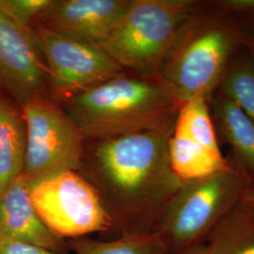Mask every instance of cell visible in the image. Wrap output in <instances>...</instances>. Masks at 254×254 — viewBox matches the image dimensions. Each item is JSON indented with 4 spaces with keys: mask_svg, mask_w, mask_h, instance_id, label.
I'll use <instances>...</instances> for the list:
<instances>
[{
    "mask_svg": "<svg viewBox=\"0 0 254 254\" xmlns=\"http://www.w3.org/2000/svg\"><path fill=\"white\" fill-rule=\"evenodd\" d=\"M173 128L85 146L79 173L97 191L117 237L154 232L165 206L181 187L168 152Z\"/></svg>",
    "mask_w": 254,
    "mask_h": 254,
    "instance_id": "cell-1",
    "label": "cell"
},
{
    "mask_svg": "<svg viewBox=\"0 0 254 254\" xmlns=\"http://www.w3.org/2000/svg\"><path fill=\"white\" fill-rule=\"evenodd\" d=\"M58 103L85 142L173 127L181 106L157 80L126 73Z\"/></svg>",
    "mask_w": 254,
    "mask_h": 254,
    "instance_id": "cell-2",
    "label": "cell"
},
{
    "mask_svg": "<svg viewBox=\"0 0 254 254\" xmlns=\"http://www.w3.org/2000/svg\"><path fill=\"white\" fill-rule=\"evenodd\" d=\"M242 47L235 19L215 1H199L180 28L156 80L181 105L195 96L210 101Z\"/></svg>",
    "mask_w": 254,
    "mask_h": 254,
    "instance_id": "cell-3",
    "label": "cell"
},
{
    "mask_svg": "<svg viewBox=\"0 0 254 254\" xmlns=\"http://www.w3.org/2000/svg\"><path fill=\"white\" fill-rule=\"evenodd\" d=\"M197 0H132L100 47L124 71L156 80Z\"/></svg>",
    "mask_w": 254,
    "mask_h": 254,
    "instance_id": "cell-4",
    "label": "cell"
},
{
    "mask_svg": "<svg viewBox=\"0 0 254 254\" xmlns=\"http://www.w3.org/2000/svg\"><path fill=\"white\" fill-rule=\"evenodd\" d=\"M250 183L236 167L207 177L183 181L154 229L169 254L205 244L218 223L241 202Z\"/></svg>",
    "mask_w": 254,
    "mask_h": 254,
    "instance_id": "cell-5",
    "label": "cell"
},
{
    "mask_svg": "<svg viewBox=\"0 0 254 254\" xmlns=\"http://www.w3.org/2000/svg\"><path fill=\"white\" fill-rule=\"evenodd\" d=\"M22 108L27 126V149L22 174L31 187L81 168L85 140L63 107L49 95Z\"/></svg>",
    "mask_w": 254,
    "mask_h": 254,
    "instance_id": "cell-6",
    "label": "cell"
},
{
    "mask_svg": "<svg viewBox=\"0 0 254 254\" xmlns=\"http://www.w3.org/2000/svg\"><path fill=\"white\" fill-rule=\"evenodd\" d=\"M37 215L54 236L69 240L93 233H113L100 197L82 174L65 172L28 187Z\"/></svg>",
    "mask_w": 254,
    "mask_h": 254,
    "instance_id": "cell-7",
    "label": "cell"
},
{
    "mask_svg": "<svg viewBox=\"0 0 254 254\" xmlns=\"http://www.w3.org/2000/svg\"><path fill=\"white\" fill-rule=\"evenodd\" d=\"M31 37L45 64L49 96L62 102L125 71L98 46H88L32 26Z\"/></svg>",
    "mask_w": 254,
    "mask_h": 254,
    "instance_id": "cell-8",
    "label": "cell"
},
{
    "mask_svg": "<svg viewBox=\"0 0 254 254\" xmlns=\"http://www.w3.org/2000/svg\"><path fill=\"white\" fill-rule=\"evenodd\" d=\"M0 92L23 107L49 95L45 64L27 32L0 8Z\"/></svg>",
    "mask_w": 254,
    "mask_h": 254,
    "instance_id": "cell-9",
    "label": "cell"
},
{
    "mask_svg": "<svg viewBox=\"0 0 254 254\" xmlns=\"http://www.w3.org/2000/svg\"><path fill=\"white\" fill-rule=\"evenodd\" d=\"M132 0H52L36 26L74 42L99 46L125 15Z\"/></svg>",
    "mask_w": 254,
    "mask_h": 254,
    "instance_id": "cell-10",
    "label": "cell"
},
{
    "mask_svg": "<svg viewBox=\"0 0 254 254\" xmlns=\"http://www.w3.org/2000/svg\"><path fill=\"white\" fill-rule=\"evenodd\" d=\"M0 238L38 246L55 254H69L67 240L54 236L32 205L21 173L0 199Z\"/></svg>",
    "mask_w": 254,
    "mask_h": 254,
    "instance_id": "cell-11",
    "label": "cell"
},
{
    "mask_svg": "<svg viewBox=\"0 0 254 254\" xmlns=\"http://www.w3.org/2000/svg\"><path fill=\"white\" fill-rule=\"evenodd\" d=\"M218 139L232 151L233 165L254 182V123L234 102L215 93L209 101Z\"/></svg>",
    "mask_w": 254,
    "mask_h": 254,
    "instance_id": "cell-12",
    "label": "cell"
},
{
    "mask_svg": "<svg viewBox=\"0 0 254 254\" xmlns=\"http://www.w3.org/2000/svg\"><path fill=\"white\" fill-rule=\"evenodd\" d=\"M27 126L17 102L0 92V199L23 172Z\"/></svg>",
    "mask_w": 254,
    "mask_h": 254,
    "instance_id": "cell-13",
    "label": "cell"
},
{
    "mask_svg": "<svg viewBox=\"0 0 254 254\" xmlns=\"http://www.w3.org/2000/svg\"><path fill=\"white\" fill-rule=\"evenodd\" d=\"M168 152L173 172L182 181L207 177L235 168L223 154L210 152L174 128L168 141Z\"/></svg>",
    "mask_w": 254,
    "mask_h": 254,
    "instance_id": "cell-14",
    "label": "cell"
},
{
    "mask_svg": "<svg viewBox=\"0 0 254 254\" xmlns=\"http://www.w3.org/2000/svg\"><path fill=\"white\" fill-rule=\"evenodd\" d=\"M208 254H254V209L240 202L206 240Z\"/></svg>",
    "mask_w": 254,
    "mask_h": 254,
    "instance_id": "cell-15",
    "label": "cell"
},
{
    "mask_svg": "<svg viewBox=\"0 0 254 254\" xmlns=\"http://www.w3.org/2000/svg\"><path fill=\"white\" fill-rule=\"evenodd\" d=\"M67 242L74 254H169L167 246L155 232L118 236L110 241L84 236L69 239Z\"/></svg>",
    "mask_w": 254,
    "mask_h": 254,
    "instance_id": "cell-16",
    "label": "cell"
},
{
    "mask_svg": "<svg viewBox=\"0 0 254 254\" xmlns=\"http://www.w3.org/2000/svg\"><path fill=\"white\" fill-rule=\"evenodd\" d=\"M174 129L184 133L210 152L222 154L209 101L205 97L195 96L182 104Z\"/></svg>",
    "mask_w": 254,
    "mask_h": 254,
    "instance_id": "cell-17",
    "label": "cell"
},
{
    "mask_svg": "<svg viewBox=\"0 0 254 254\" xmlns=\"http://www.w3.org/2000/svg\"><path fill=\"white\" fill-rule=\"evenodd\" d=\"M216 93L234 102L254 123V56L249 51L236 55Z\"/></svg>",
    "mask_w": 254,
    "mask_h": 254,
    "instance_id": "cell-18",
    "label": "cell"
},
{
    "mask_svg": "<svg viewBox=\"0 0 254 254\" xmlns=\"http://www.w3.org/2000/svg\"><path fill=\"white\" fill-rule=\"evenodd\" d=\"M51 2L52 0H0V8L19 27L31 32L37 18Z\"/></svg>",
    "mask_w": 254,
    "mask_h": 254,
    "instance_id": "cell-19",
    "label": "cell"
},
{
    "mask_svg": "<svg viewBox=\"0 0 254 254\" xmlns=\"http://www.w3.org/2000/svg\"><path fill=\"white\" fill-rule=\"evenodd\" d=\"M236 9L239 18H233L239 29L242 46L254 56V0H239Z\"/></svg>",
    "mask_w": 254,
    "mask_h": 254,
    "instance_id": "cell-20",
    "label": "cell"
},
{
    "mask_svg": "<svg viewBox=\"0 0 254 254\" xmlns=\"http://www.w3.org/2000/svg\"><path fill=\"white\" fill-rule=\"evenodd\" d=\"M0 254H55L38 246L0 238Z\"/></svg>",
    "mask_w": 254,
    "mask_h": 254,
    "instance_id": "cell-21",
    "label": "cell"
},
{
    "mask_svg": "<svg viewBox=\"0 0 254 254\" xmlns=\"http://www.w3.org/2000/svg\"><path fill=\"white\" fill-rule=\"evenodd\" d=\"M241 202L254 209V182L250 183L246 188L242 195Z\"/></svg>",
    "mask_w": 254,
    "mask_h": 254,
    "instance_id": "cell-22",
    "label": "cell"
},
{
    "mask_svg": "<svg viewBox=\"0 0 254 254\" xmlns=\"http://www.w3.org/2000/svg\"><path fill=\"white\" fill-rule=\"evenodd\" d=\"M173 254H208V252H207L206 245L201 244V245L195 246Z\"/></svg>",
    "mask_w": 254,
    "mask_h": 254,
    "instance_id": "cell-23",
    "label": "cell"
}]
</instances>
